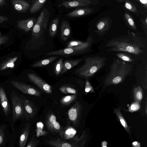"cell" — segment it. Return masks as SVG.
Instances as JSON below:
<instances>
[{
    "label": "cell",
    "mask_w": 147,
    "mask_h": 147,
    "mask_svg": "<svg viewBox=\"0 0 147 147\" xmlns=\"http://www.w3.org/2000/svg\"><path fill=\"white\" fill-rule=\"evenodd\" d=\"M145 42L136 34L128 30L127 34L112 39L105 45L109 52H124L138 55L143 53Z\"/></svg>",
    "instance_id": "cell-1"
},
{
    "label": "cell",
    "mask_w": 147,
    "mask_h": 147,
    "mask_svg": "<svg viewBox=\"0 0 147 147\" xmlns=\"http://www.w3.org/2000/svg\"><path fill=\"white\" fill-rule=\"evenodd\" d=\"M132 70L130 64L120 59L114 58L109 72L104 80L105 86L122 82L130 74Z\"/></svg>",
    "instance_id": "cell-2"
},
{
    "label": "cell",
    "mask_w": 147,
    "mask_h": 147,
    "mask_svg": "<svg viewBox=\"0 0 147 147\" xmlns=\"http://www.w3.org/2000/svg\"><path fill=\"white\" fill-rule=\"evenodd\" d=\"M104 57L94 56L86 58L84 63L77 69L75 74L83 78L88 79L93 76L102 68L106 63Z\"/></svg>",
    "instance_id": "cell-3"
},
{
    "label": "cell",
    "mask_w": 147,
    "mask_h": 147,
    "mask_svg": "<svg viewBox=\"0 0 147 147\" xmlns=\"http://www.w3.org/2000/svg\"><path fill=\"white\" fill-rule=\"evenodd\" d=\"M12 118V108L7 93L3 87L0 86V120L8 123L11 130V136L16 138L17 130L13 125Z\"/></svg>",
    "instance_id": "cell-4"
},
{
    "label": "cell",
    "mask_w": 147,
    "mask_h": 147,
    "mask_svg": "<svg viewBox=\"0 0 147 147\" xmlns=\"http://www.w3.org/2000/svg\"><path fill=\"white\" fill-rule=\"evenodd\" d=\"M22 98V95L19 94L14 91H12L10 94L12 107V122L15 127V123L18 120L25 119L27 121L29 120L25 111Z\"/></svg>",
    "instance_id": "cell-5"
},
{
    "label": "cell",
    "mask_w": 147,
    "mask_h": 147,
    "mask_svg": "<svg viewBox=\"0 0 147 147\" xmlns=\"http://www.w3.org/2000/svg\"><path fill=\"white\" fill-rule=\"evenodd\" d=\"M92 37L89 36L86 41L80 46L73 48H66L55 51H52L46 54L47 55H60L69 56L83 54L90 51L93 43Z\"/></svg>",
    "instance_id": "cell-6"
},
{
    "label": "cell",
    "mask_w": 147,
    "mask_h": 147,
    "mask_svg": "<svg viewBox=\"0 0 147 147\" xmlns=\"http://www.w3.org/2000/svg\"><path fill=\"white\" fill-rule=\"evenodd\" d=\"M50 17V13L46 8H44L36 20L32 31V36L38 38L43 31H46Z\"/></svg>",
    "instance_id": "cell-7"
},
{
    "label": "cell",
    "mask_w": 147,
    "mask_h": 147,
    "mask_svg": "<svg viewBox=\"0 0 147 147\" xmlns=\"http://www.w3.org/2000/svg\"><path fill=\"white\" fill-rule=\"evenodd\" d=\"M10 126L6 122L0 123V147H5L8 145L11 137Z\"/></svg>",
    "instance_id": "cell-8"
},
{
    "label": "cell",
    "mask_w": 147,
    "mask_h": 147,
    "mask_svg": "<svg viewBox=\"0 0 147 147\" xmlns=\"http://www.w3.org/2000/svg\"><path fill=\"white\" fill-rule=\"evenodd\" d=\"M11 83L16 88L25 94L38 96H40L41 93L38 90L29 85L16 81H12Z\"/></svg>",
    "instance_id": "cell-9"
},
{
    "label": "cell",
    "mask_w": 147,
    "mask_h": 147,
    "mask_svg": "<svg viewBox=\"0 0 147 147\" xmlns=\"http://www.w3.org/2000/svg\"><path fill=\"white\" fill-rule=\"evenodd\" d=\"M29 123H25L21 130L18 129L16 131L17 138L18 137V145L20 147H24L27 142L30 129Z\"/></svg>",
    "instance_id": "cell-10"
},
{
    "label": "cell",
    "mask_w": 147,
    "mask_h": 147,
    "mask_svg": "<svg viewBox=\"0 0 147 147\" xmlns=\"http://www.w3.org/2000/svg\"><path fill=\"white\" fill-rule=\"evenodd\" d=\"M28 76L30 80L44 92L48 94L52 93V88L40 77L34 74L29 73Z\"/></svg>",
    "instance_id": "cell-11"
},
{
    "label": "cell",
    "mask_w": 147,
    "mask_h": 147,
    "mask_svg": "<svg viewBox=\"0 0 147 147\" xmlns=\"http://www.w3.org/2000/svg\"><path fill=\"white\" fill-rule=\"evenodd\" d=\"M111 20L109 17H104L99 19L96 25L95 32L99 36H102L110 27Z\"/></svg>",
    "instance_id": "cell-12"
},
{
    "label": "cell",
    "mask_w": 147,
    "mask_h": 147,
    "mask_svg": "<svg viewBox=\"0 0 147 147\" xmlns=\"http://www.w3.org/2000/svg\"><path fill=\"white\" fill-rule=\"evenodd\" d=\"M82 109L81 103L77 101L68 111L69 118L74 124H76L79 121Z\"/></svg>",
    "instance_id": "cell-13"
},
{
    "label": "cell",
    "mask_w": 147,
    "mask_h": 147,
    "mask_svg": "<svg viewBox=\"0 0 147 147\" xmlns=\"http://www.w3.org/2000/svg\"><path fill=\"white\" fill-rule=\"evenodd\" d=\"M46 125L47 129L52 133H59L62 129L59 123L56 121V116L53 114L48 115L46 121Z\"/></svg>",
    "instance_id": "cell-14"
},
{
    "label": "cell",
    "mask_w": 147,
    "mask_h": 147,
    "mask_svg": "<svg viewBox=\"0 0 147 147\" xmlns=\"http://www.w3.org/2000/svg\"><path fill=\"white\" fill-rule=\"evenodd\" d=\"M23 102L24 109L27 117L29 120L35 115L37 108L32 102L23 96Z\"/></svg>",
    "instance_id": "cell-15"
},
{
    "label": "cell",
    "mask_w": 147,
    "mask_h": 147,
    "mask_svg": "<svg viewBox=\"0 0 147 147\" xmlns=\"http://www.w3.org/2000/svg\"><path fill=\"white\" fill-rule=\"evenodd\" d=\"M36 18H30L27 19L18 21L17 25L20 29L26 32H28L32 30L36 21Z\"/></svg>",
    "instance_id": "cell-16"
},
{
    "label": "cell",
    "mask_w": 147,
    "mask_h": 147,
    "mask_svg": "<svg viewBox=\"0 0 147 147\" xmlns=\"http://www.w3.org/2000/svg\"><path fill=\"white\" fill-rule=\"evenodd\" d=\"M90 4L86 1L77 0L65 1L62 2L59 6H63L67 8L80 7L89 6Z\"/></svg>",
    "instance_id": "cell-17"
},
{
    "label": "cell",
    "mask_w": 147,
    "mask_h": 147,
    "mask_svg": "<svg viewBox=\"0 0 147 147\" xmlns=\"http://www.w3.org/2000/svg\"><path fill=\"white\" fill-rule=\"evenodd\" d=\"M94 11L93 8H78L69 12L67 15V16L70 17H78L89 14Z\"/></svg>",
    "instance_id": "cell-18"
},
{
    "label": "cell",
    "mask_w": 147,
    "mask_h": 147,
    "mask_svg": "<svg viewBox=\"0 0 147 147\" xmlns=\"http://www.w3.org/2000/svg\"><path fill=\"white\" fill-rule=\"evenodd\" d=\"M11 3L14 9L21 12L26 11L30 6L28 2L23 0H12Z\"/></svg>",
    "instance_id": "cell-19"
},
{
    "label": "cell",
    "mask_w": 147,
    "mask_h": 147,
    "mask_svg": "<svg viewBox=\"0 0 147 147\" xmlns=\"http://www.w3.org/2000/svg\"><path fill=\"white\" fill-rule=\"evenodd\" d=\"M59 133L62 138L67 140L74 136L76 133V131L71 126H67L63 129H62Z\"/></svg>",
    "instance_id": "cell-20"
},
{
    "label": "cell",
    "mask_w": 147,
    "mask_h": 147,
    "mask_svg": "<svg viewBox=\"0 0 147 147\" xmlns=\"http://www.w3.org/2000/svg\"><path fill=\"white\" fill-rule=\"evenodd\" d=\"M51 146L56 147H74L69 141L62 140L59 138L52 139L46 142Z\"/></svg>",
    "instance_id": "cell-21"
},
{
    "label": "cell",
    "mask_w": 147,
    "mask_h": 147,
    "mask_svg": "<svg viewBox=\"0 0 147 147\" xmlns=\"http://www.w3.org/2000/svg\"><path fill=\"white\" fill-rule=\"evenodd\" d=\"M71 28L68 22L66 21H62L61 26L60 37L64 41H66L71 35Z\"/></svg>",
    "instance_id": "cell-22"
},
{
    "label": "cell",
    "mask_w": 147,
    "mask_h": 147,
    "mask_svg": "<svg viewBox=\"0 0 147 147\" xmlns=\"http://www.w3.org/2000/svg\"><path fill=\"white\" fill-rule=\"evenodd\" d=\"M87 138V135L85 131H83L80 137L75 136L71 138L69 141L74 147H82L84 146Z\"/></svg>",
    "instance_id": "cell-23"
},
{
    "label": "cell",
    "mask_w": 147,
    "mask_h": 147,
    "mask_svg": "<svg viewBox=\"0 0 147 147\" xmlns=\"http://www.w3.org/2000/svg\"><path fill=\"white\" fill-rule=\"evenodd\" d=\"M82 60V59H80L75 60L65 61L63 63V67L61 74L62 75L63 74L67 71L76 65Z\"/></svg>",
    "instance_id": "cell-24"
},
{
    "label": "cell",
    "mask_w": 147,
    "mask_h": 147,
    "mask_svg": "<svg viewBox=\"0 0 147 147\" xmlns=\"http://www.w3.org/2000/svg\"><path fill=\"white\" fill-rule=\"evenodd\" d=\"M114 111L121 124L123 125L124 128L129 135V136L132 138L129 128L124 117L121 112L120 108H117L115 109L114 110Z\"/></svg>",
    "instance_id": "cell-25"
},
{
    "label": "cell",
    "mask_w": 147,
    "mask_h": 147,
    "mask_svg": "<svg viewBox=\"0 0 147 147\" xmlns=\"http://www.w3.org/2000/svg\"><path fill=\"white\" fill-rule=\"evenodd\" d=\"M18 59L17 57L8 59L3 62L0 65V70H3L7 68H13L14 67V63Z\"/></svg>",
    "instance_id": "cell-26"
},
{
    "label": "cell",
    "mask_w": 147,
    "mask_h": 147,
    "mask_svg": "<svg viewBox=\"0 0 147 147\" xmlns=\"http://www.w3.org/2000/svg\"><path fill=\"white\" fill-rule=\"evenodd\" d=\"M47 0H35L30 8L31 13H34L38 11L43 6Z\"/></svg>",
    "instance_id": "cell-27"
},
{
    "label": "cell",
    "mask_w": 147,
    "mask_h": 147,
    "mask_svg": "<svg viewBox=\"0 0 147 147\" xmlns=\"http://www.w3.org/2000/svg\"><path fill=\"white\" fill-rule=\"evenodd\" d=\"M58 57V56H53L38 61L32 65V67L44 66L50 64Z\"/></svg>",
    "instance_id": "cell-28"
},
{
    "label": "cell",
    "mask_w": 147,
    "mask_h": 147,
    "mask_svg": "<svg viewBox=\"0 0 147 147\" xmlns=\"http://www.w3.org/2000/svg\"><path fill=\"white\" fill-rule=\"evenodd\" d=\"M59 22V19L56 18L51 22L49 29V34L50 36L53 37L57 32Z\"/></svg>",
    "instance_id": "cell-29"
},
{
    "label": "cell",
    "mask_w": 147,
    "mask_h": 147,
    "mask_svg": "<svg viewBox=\"0 0 147 147\" xmlns=\"http://www.w3.org/2000/svg\"><path fill=\"white\" fill-rule=\"evenodd\" d=\"M124 18L127 25L129 28L134 30L137 31L135 23L132 17L128 13H125L124 15Z\"/></svg>",
    "instance_id": "cell-30"
},
{
    "label": "cell",
    "mask_w": 147,
    "mask_h": 147,
    "mask_svg": "<svg viewBox=\"0 0 147 147\" xmlns=\"http://www.w3.org/2000/svg\"><path fill=\"white\" fill-rule=\"evenodd\" d=\"M133 92L135 101L140 102L143 96V92L141 87L140 86L135 87L134 89Z\"/></svg>",
    "instance_id": "cell-31"
},
{
    "label": "cell",
    "mask_w": 147,
    "mask_h": 147,
    "mask_svg": "<svg viewBox=\"0 0 147 147\" xmlns=\"http://www.w3.org/2000/svg\"><path fill=\"white\" fill-rule=\"evenodd\" d=\"M124 2V6L125 8L131 12L137 14L138 10L135 5L129 0H123Z\"/></svg>",
    "instance_id": "cell-32"
},
{
    "label": "cell",
    "mask_w": 147,
    "mask_h": 147,
    "mask_svg": "<svg viewBox=\"0 0 147 147\" xmlns=\"http://www.w3.org/2000/svg\"><path fill=\"white\" fill-rule=\"evenodd\" d=\"M76 97L75 95L66 96L61 98V102L63 105H67L74 101Z\"/></svg>",
    "instance_id": "cell-33"
},
{
    "label": "cell",
    "mask_w": 147,
    "mask_h": 147,
    "mask_svg": "<svg viewBox=\"0 0 147 147\" xmlns=\"http://www.w3.org/2000/svg\"><path fill=\"white\" fill-rule=\"evenodd\" d=\"M117 56L121 60L128 62L133 61V60L131 56L125 53H119L116 54Z\"/></svg>",
    "instance_id": "cell-34"
},
{
    "label": "cell",
    "mask_w": 147,
    "mask_h": 147,
    "mask_svg": "<svg viewBox=\"0 0 147 147\" xmlns=\"http://www.w3.org/2000/svg\"><path fill=\"white\" fill-rule=\"evenodd\" d=\"M61 92L64 94H76V91L75 89L70 87L63 86L59 88Z\"/></svg>",
    "instance_id": "cell-35"
},
{
    "label": "cell",
    "mask_w": 147,
    "mask_h": 147,
    "mask_svg": "<svg viewBox=\"0 0 147 147\" xmlns=\"http://www.w3.org/2000/svg\"><path fill=\"white\" fill-rule=\"evenodd\" d=\"M63 67V59H60L55 65V72L57 76H58L61 72Z\"/></svg>",
    "instance_id": "cell-36"
},
{
    "label": "cell",
    "mask_w": 147,
    "mask_h": 147,
    "mask_svg": "<svg viewBox=\"0 0 147 147\" xmlns=\"http://www.w3.org/2000/svg\"><path fill=\"white\" fill-rule=\"evenodd\" d=\"M84 42L78 40L72 41L68 43L66 48H75L83 44Z\"/></svg>",
    "instance_id": "cell-37"
},
{
    "label": "cell",
    "mask_w": 147,
    "mask_h": 147,
    "mask_svg": "<svg viewBox=\"0 0 147 147\" xmlns=\"http://www.w3.org/2000/svg\"><path fill=\"white\" fill-rule=\"evenodd\" d=\"M140 107L139 102L136 101L131 104L129 108V111L132 113L138 110Z\"/></svg>",
    "instance_id": "cell-38"
},
{
    "label": "cell",
    "mask_w": 147,
    "mask_h": 147,
    "mask_svg": "<svg viewBox=\"0 0 147 147\" xmlns=\"http://www.w3.org/2000/svg\"><path fill=\"white\" fill-rule=\"evenodd\" d=\"M140 20L143 30L146 35L147 34V17H146L145 18H144L142 17H140Z\"/></svg>",
    "instance_id": "cell-39"
},
{
    "label": "cell",
    "mask_w": 147,
    "mask_h": 147,
    "mask_svg": "<svg viewBox=\"0 0 147 147\" xmlns=\"http://www.w3.org/2000/svg\"><path fill=\"white\" fill-rule=\"evenodd\" d=\"M39 142L38 140L35 139L34 136H33L29 142L27 144L26 147H36Z\"/></svg>",
    "instance_id": "cell-40"
},
{
    "label": "cell",
    "mask_w": 147,
    "mask_h": 147,
    "mask_svg": "<svg viewBox=\"0 0 147 147\" xmlns=\"http://www.w3.org/2000/svg\"><path fill=\"white\" fill-rule=\"evenodd\" d=\"M85 91L86 92H94V91L90 83L87 80H86V82Z\"/></svg>",
    "instance_id": "cell-41"
},
{
    "label": "cell",
    "mask_w": 147,
    "mask_h": 147,
    "mask_svg": "<svg viewBox=\"0 0 147 147\" xmlns=\"http://www.w3.org/2000/svg\"><path fill=\"white\" fill-rule=\"evenodd\" d=\"M58 1H60L61 0H57ZM77 0L81 1L86 2L91 5H96L99 2V0Z\"/></svg>",
    "instance_id": "cell-42"
},
{
    "label": "cell",
    "mask_w": 147,
    "mask_h": 147,
    "mask_svg": "<svg viewBox=\"0 0 147 147\" xmlns=\"http://www.w3.org/2000/svg\"><path fill=\"white\" fill-rule=\"evenodd\" d=\"M142 7L146 9H147V0H136Z\"/></svg>",
    "instance_id": "cell-43"
},
{
    "label": "cell",
    "mask_w": 147,
    "mask_h": 147,
    "mask_svg": "<svg viewBox=\"0 0 147 147\" xmlns=\"http://www.w3.org/2000/svg\"><path fill=\"white\" fill-rule=\"evenodd\" d=\"M145 75L144 77L142 79V84L143 86L146 88L147 86V66L146 67V71H145Z\"/></svg>",
    "instance_id": "cell-44"
},
{
    "label": "cell",
    "mask_w": 147,
    "mask_h": 147,
    "mask_svg": "<svg viewBox=\"0 0 147 147\" xmlns=\"http://www.w3.org/2000/svg\"><path fill=\"white\" fill-rule=\"evenodd\" d=\"M9 39V37L7 36H0V45L6 43Z\"/></svg>",
    "instance_id": "cell-45"
},
{
    "label": "cell",
    "mask_w": 147,
    "mask_h": 147,
    "mask_svg": "<svg viewBox=\"0 0 147 147\" xmlns=\"http://www.w3.org/2000/svg\"><path fill=\"white\" fill-rule=\"evenodd\" d=\"M9 18L0 15V23L8 21Z\"/></svg>",
    "instance_id": "cell-46"
},
{
    "label": "cell",
    "mask_w": 147,
    "mask_h": 147,
    "mask_svg": "<svg viewBox=\"0 0 147 147\" xmlns=\"http://www.w3.org/2000/svg\"><path fill=\"white\" fill-rule=\"evenodd\" d=\"M132 146L135 147H140V144L138 142L135 141L132 143Z\"/></svg>",
    "instance_id": "cell-47"
},
{
    "label": "cell",
    "mask_w": 147,
    "mask_h": 147,
    "mask_svg": "<svg viewBox=\"0 0 147 147\" xmlns=\"http://www.w3.org/2000/svg\"><path fill=\"white\" fill-rule=\"evenodd\" d=\"M102 147L107 146H106V145H107V143L106 142H102Z\"/></svg>",
    "instance_id": "cell-48"
},
{
    "label": "cell",
    "mask_w": 147,
    "mask_h": 147,
    "mask_svg": "<svg viewBox=\"0 0 147 147\" xmlns=\"http://www.w3.org/2000/svg\"><path fill=\"white\" fill-rule=\"evenodd\" d=\"M116 1L119 3H122L123 2V0H114Z\"/></svg>",
    "instance_id": "cell-49"
},
{
    "label": "cell",
    "mask_w": 147,
    "mask_h": 147,
    "mask_svg": "<svg viewBox=\"0 0 147 147\" xmlns=\"http://www.w3.org/2000/svg\"><path fill=\"white\" fill-rule=\"evenodd\" d=\"M0 2L2 3L4 2V0H0Z\"/></svg>",
    "instance_id": "cell-50"
},
{
    "label": "cell",
    "mask_w": 147,
    "mask_h": 147,
    "mask_svg": "<svg viewBox=\"0 0 147 147\" xmlns=\"http://www.w3.org/2000/svg\"><path fill=\"white\" fill-rule=\"evenodd\" d=\"M3 3H2V2H0V5H3Z\"/></svg>",
    "instance_id": "cell-51"
}]
</instances>
